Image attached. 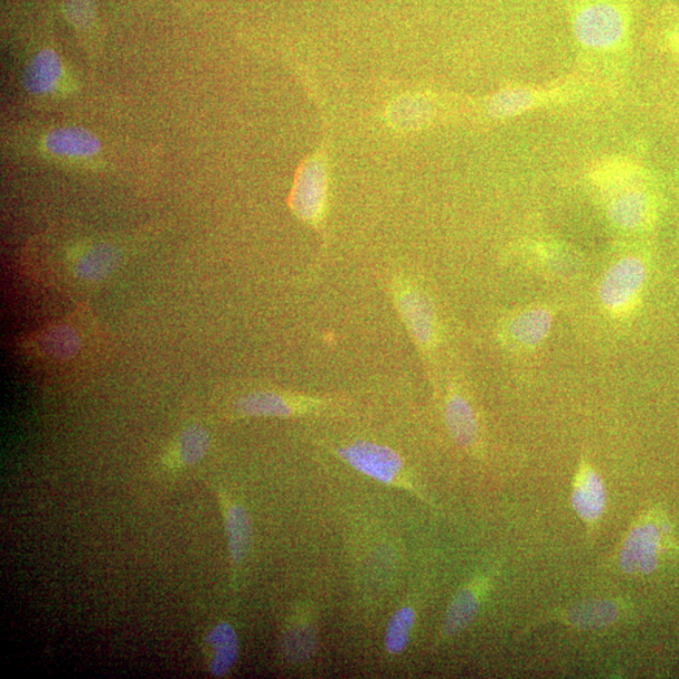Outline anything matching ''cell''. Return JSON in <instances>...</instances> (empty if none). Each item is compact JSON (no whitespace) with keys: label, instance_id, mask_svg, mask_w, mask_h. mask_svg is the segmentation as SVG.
I'll list each match as a JSON object with an SVG mask.
<instances>
[{"label":"cell","instance_id":"cell-1","mask_svg":"<svg viewBox=\"0 0 679 679\" xmlns=\"http://www.w3.org/2000/svg\"><path fill=\"white\" fill-rule=\"evenodd\" d=\"M673 528L662 508L643 509L629 526L619 545V570L630 578L655 574L676 550Z\"/></svg>","mask_w":679,"mask_h":679},{"label":"cell","instance_id":"cell-2","mask_svg":"<svg viewBox=\"0 0 679 679\" xmlns=\"http://www.w3.org/2000/svg\"><path fill=\"white\" fill-rule=\"evenodd\" d=\"M333 452L335 456L357 470L358 474L383 485L409 490L422 501L433 506L430 499L424 496L409 478L402 457L391 447L374 442L356 440L351 445L337 447Z\"/></svg>","mask_w":679,"mask_h":679},{"label":"cell","instance_id":"cell-3","mask_svg":"<svg viewBox=\"0 0 679 679\" xmlns=\"http://www.w3.org/2000/svg\"><path fill=\"white\" fill-rule=\"evenodd\" d=\"M630 612L629 602L621 598H596L572 604L569 607L544 611L521 630L531 634L541 626L556 622L575 631H598L617 627Z\"/></svg>","mask_w":679,"mask_h":679},{"label":"cell","instance_id":"cell-4","mask_svg":"<svg viewBox=\"0 0 679 679\" xmlns=\"http://www.w3.org/2000/svg\"><path fill=\"white\" fill-rule=\"evenodd\" d=\"M503 564L496 563L472 577L452 598L443 619L439 634L434 640V648L445 646L447 641L465 631L475 621L484 602L493 591Z\"/></svg>","mask_w":679,"mask_h":679},{"label":"cell","instance_id":"cell-5","mask_svg":"<svg viewBox=\"0 0 679 679\" xmlns=\"http://www.w3.org/2000/svg\"><path fill=\"white\" fill-rule=\"evenodd\" d=\"M647 268L637 257L621 259L604 275L599 298L611 316L627 317L637 308L646 285Z\"/></svg>","mask_w":679,"mask_h":679},{"label":"cell","instance_id":"cell-6","mask_svg":"<svg viewBox=\"0 0 679 679\" xmlns=\"http://www.w3.org/2000/svg\"><path fill=\"white\" fill-rule=\"evenodd\" d=\"M574 34L584 47L606 51L619 45L627 34V19L621 9L598 0L584 6L574 18Z\"/></svg>","mask_w":679,"mask_h":679},{"label":"cell","instance_id":"cell-7","mask_svg":"<svg viewBox=\"0 0 679 679\" xmlns=\"http://www.w3.org/2000/svg\"><path fill=\"white\" fill-rule=\"evenodd\" d=\"M570 504L587 530L589 543H596L602 517L607 513L608 490L606 480L585 455H581L574 474Z\"/></svg>","mask_w":679,"mask_h":679},{"label":"cell","instance_id":"cell-8","mask_svg":"<svg viewBox=\"0 0 679 679\" xmlns=\"http://www.w3.org/2000/svg\"><path fill=\"white\" fill-rule=\"evenodd\" d=\"M393 297L414 342L422 351H432L438 343V321L429 297L408 280L393 283Z\"/></svg>","mask_w":679,"mask_h":679},{"label":"cell","instance_id":"cell-9","mask_svg":"<svg viewBox=\"0 0 679 679\" xmlns=\"http://www.w3.org/2000/svg\"><path fill=\"white\" fill-rule=\"evenodd\" d=\"M327 399L314 398V396L282 394V393H254L241 399L235 412L243 417H300V415L315 414L330 408Z\"/></svg>","mask_w":679,"mask_h":679},{"label":"cell","instance_id":"cell-10","mask_svg":"<svg viewBox=\"0 0 679 679\" xmlns=\"http://www.w3.org/2000/svg\"><path fill=\"white\" fill-rule=\"evenodd\" d=\"M327 181L324 165L320 160H310L300 169L294 191L291 194V207L298 219L317 224L325 212Z\"/></svg>","mask_w":679,"mask_h":679},{"label":"cell","instance_id":"cell-11","mask_svg":"<svg viewBox=\"0 0 679 679\" xmlns=\"http://www.w3.org/2000/svg\"><path fill=\"white\" fill-rule=\"evenodd\" d=\"M445 420L453 439L469 453L480 450V427L474 405L459 391H449L445 403Z\"/></svg>","mask_w":679,"mask_h":679},{"label":"cell","instance_id":"cell-12","mask_svg":"<svg viewBox=\"0 0 679 679\" xmlns=\"http://www.w3.org/2000/svg\"><path fill=\"white\" fill-rule=\"evenodd\" d=\"M318 643L317 627L308 610L298 609L282 631L281 648L291 663H304L314 656Z\"/></svg>","mask_w":679,"mask_h":679},{"label":"cell","instance_id":"cell-13","mask_svg":"<svg viewBox=\"0 0 679 679\" xmlns=\"http://www.w3.org/2000/svg\"><path fill=\"white\" fill-rule=\"evenodd\" d=\"M608 215L622 230H643L653 223L655 204L652 197L643 191L628 189L611 201Z\"/></svg>","mask_w":679,"mask_h":679},{"label":"cell","instance_id":"cell-14","mask_svg":"<svg viewBox=\"0 0 679 679\" xmlns=\"http://www.w3.org/2000/svg\"><path fill=\"white\" fill-rule=\"evenodd\" d=\"M223 515L225 518L226 537H229V549L234 568L247 558L252 540L251 518L247 511L232 501L230 497L222 496Z\"/></svg>","mask_w":679,"mask_h":679},{"label":"cell","instance_id":"cell-15","mask_svg":"<svg viewBox=\"0 0 679 679\" xmlns=\"http://www.w3.org/2000/svg\"><path fill=\"white\" fill-rule=\"evenodd\" d=\"M44 146L55 156L90 158L99 153L100 140L91 131L79 128H61L47 135Z\"/></svg>","mask_w":679,"mask_h":679},{"label":"cell","instance_id":"cell-16","mask_svg":"<svg viewBox=\"0 0 679 679\" xmlns=\"http://www.w3.org/2000/svg\"><path fill=\"white\" fill-rule=\"evenodd\" d=\"M553 316L549 310L535 307L518 314L507 326V335L513 343L526 348L540 345L550 334Z\"/></svg>","mask_w":679,"mask_h":679},{"label":"cell","instance_id":"cell-17","mask_svg":"<svg viewBox=\"0 0 679 679\" xmlns=\"http://www.w3.org/2000/svg\"><path fill=\"white\" fill-rule=\"evenodd\" d=\"M63 74L60 55L52 50L38 52L24 71V88L33 94H45L59 88Z\"/></svg>","mask_w":679,"mask_h":679},{"label":"cell","instance_id":"cell-18","mask_svg":"<svg viewBox=\"0 0 679 679\" xmlns=\"http://www.w3.org/2000/svg\"><path fill=\"white\" fill-rule=\"evenodd\" d=\"M211 650L210 669L212 675L222 677L229 673L237 662L240 641L235 630L229 622H220L205 639Z\"/></svg>","mask_w":679,"mask_h":679},{"label":"cell","instance_id":"cell-19","mask_svg":"<svg viewBox=\"0 0 679 679\" xmlns=\"http://www.w3.org/2000/svg\"><path fill=\"white\" fill-rule=\"evenodd\" d=\"M537 103L535 91L513 88L499 91L488 103V112L494 118L505 119L521 115Z\"/></svg>","mask_w":679,"mask_h":679},{"label":"cell","instance_id":"cell-20","mask_svg":"<svg viewBox=\"0 0 679 679\" xmlns=\"http://www.w3.org/2000/svg\"><path fill=\"white\" fill-rule=\"evenodd\" d=\"M415 620H417V610L409 606V604L394 612L388 628H386L384 639L386 652L392 656H398L407 649Z\"/></svg>","mask_w":679,"mask_h":679},{"label":"cell","instance_id":"cell-21","mask_svg":"<svg viewBox=\"0 0 679 679\" xmlns=\"http://www.w3.org/2000/svg\"><path fill=\"white\" fill-rule=\"evenodd\" d=\"M432 113L433 108L427 99L409 97L396 101L389 116L395 126L415 129L427 124Z\"/></svg>","mask_w":679,"mask_h":679},{"label":"cell","instance_id":"cell-22","mask_svg":"<svg viewBox=\"0 0 679 679\" xmlns=\"http://www.w3.org/2000/svg\"><path fill=\"white\" fill-rule=\"evenodd\" d=\"M207 449L206 434L201 429H191L184 434L181 445L169 456L166 464L172 467L193 465Z\"/></svg>","mask_w":679,"mask_h":679},{"label":"cell","instance_id":"cell-23","mask_svg":"<svg viewBox=\"0 0 679 679\" xmlns=\"http://www.w3.org/2000/svg\"><path fill=\"white\" fill-rule=\"evenodd\" d=\"M97 0H64L65 14L79 27L90 24L94 16Z\"/></svg>","mask_w":679,"mask_h":679},{"label":"cell","instance_id":"cell-24","mask_svg":"<svg viewBox=\"0 0 679 679\" xmlns=\"http://www.w3.org/2000/svg\"><path fill=\"white\" fill-rule=\"evenodd\" d=\"M675 44L679 47V30L673 34Z\"/></svg>","mask_w":679,"mask_h":679}]
</instances>
